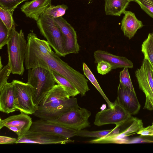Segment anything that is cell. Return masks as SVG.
<instances>
[{
  "label": "cell",
  "instance_id": "obj_1",
  "mask_svg": "<svg viewBox=\"0 0 153 153\" xmlns=\"http://www.w3.org/2000/svg\"><path fill=\"white\" fill-rule=\"evenodd\" d=\"M25 64L26 68H41L57 72L68 79L82 97L89 90L85 76L70 66L53 52L48 42L33 32L28 34Z\"/></svg>",
  "mask_w": 153,
  "mask_h": 153
},
{
  "label": "cell",
  "instance_id": "obj_2",
  "mask_svg": "<svg viewBox=\"0 0 153 153\" xmlns=\"http://www.w3.org/2000/svg\"><path fill=\"white\" fill-rule=\"evenodd\" d=\"M27 43L22 30L21 29L19 32L16 31L15 26H14L7 44L8 64L13 74H23Z\"/></svg>",
  "mask_w": 153,
  "mask_h": 153
},
{
  "label": "cell",
  "instance_id": "obj_3",
  "mask_svg": "<svg viewBox=\"0 0 153 153\" xmlns=\"http://www.w3.org/2000/svg\"><path fill=\"white\" fill-rule=\"evenodd\" d=\"M27 76V83L33 87V100L37 108L56 82L50 71L41 68L28 69Z\"/></svg>",
  "mask_w": 153,
  "mask_h": 153
},
{
  "label": "cell",
  "instance_id": "obj_4",
  "mask_svg": "<svg viewBox=\"0 0 153 153\" xmlns=\"http://www.w3.org/2000/svg\"><path fill=\"white\" fill-rule=\"evenodd\" d=\"M54 17L44 14L36 21L40 33L59 56L65 57V39Z\"/></svg>",
  "mask_w": 153,
  "mask_h": 153
},
{
  "label": "cell",
  "instance_id": "obj_5",
  "mask_svg": "<svg viewBox=\"0 0 153 153\" xmlns=\"http://www.w3.org/2000/svg\"><path fill=\"white\" fill-rule=\"evenodd\" d=\"M70 97L63 87L56 84L44 97L33 115L40 119L45 120Z\"/></svg>",
  "mask_w": 153,
  "mask_h": 153
},
{
  "label": "cell",
  "instance_id": "obj_6",
  "mask_svg": "<svg viewBox=\"0 0 153 153\" xmlns=\"http://www.w3.org/2000/svg\"><path fill=\"white\" fill-rule=\"evenodd\" d=\"M91 114L86 108L79 107L65 113L55 120L47 121L78 131L90 126L88 120Z\"/></svg>",
  "mask_w": 153,
  "mask_h": 153
},
{
  "label": "cell",
  "instance_id": "obj_7",
  "mask_svg": "<svg viewBox=\"0 0 153 153\" xmlns=\"http://www.w3.org/2000/svg\"><path fill=\"white\" fill-rule=\"evenodd\" d=\"M112 108L98 112L95 117L94 124L101 126L108 124H114L120 127L132 118L130 114L119 103L116 99Z\"/></svg>",
  "mask_w": 153,
  "mask_h": 153
},
{
  "label": "cell",
  "instance_id": "obj_8",
  "mask_svg": "<svg viewBox=\"0 0 153 153\" xmlns=\"http://www.w3.org/2000/svg\"><path fill=\"white\" fill-rule=\"evenodd\" d=\"M12 82L17 110L28 114H33L37 108L33 100V87L27 83L18 80H13Z\"/></svg>",
  "mask_w": 153,
  "mask_h": 153
},
{
  "label": "cell",
  "instance_id": "obj_9",
  "mask_svg": "<svg viewBox=\"0 0 153 153\" xmlns=\"http://www.w3.org/2000/svg\"><path fill=\"white\" fill-rule=\"evenodd\" d=\"M139 88L144 93L146 99L143 108L153 110V79L151 65L143 59L141 66L135 71Z\"/></svg>",
  "mask_w": 153,
  "mask_h": 153
},
{
  "label": "cell",
  "instance_id": "obj_10",
  "mask_svg": "<svg viewBox=\"0 0 153 153\" xmlns=\"http://www.w3.org/2000/svg\"><path fill=\"white\" fill-rule=\"evenodd\" d=\"M77 131L41 119L33 122L29 131L43 133L66 139L76 136Z\"/></svg>",
  "mask_w": 153,
  "mask_h": 153
},
{
  "label": "cell",
  "instance_id": "obj_11",
  "mask_svg": "<svg viewBox=\"0 0 153 153\" xmlns=\"http://www.w3.org/2000/svg\"><path fill=\"white\" fill-rule=\"evenodd\" d=\"M28 114L22 112L20 114L0 120V129L5 127L15 132L18 139L25 135L29 130L33 122Z\"/></svg>",
  "mask_w": 153,
  "mask_h": 153
},
{
  "label": "cell",
  "instance_id": "obj_12",
  "mask_svg": "<svg viewBox=\"0 0 153 153\" xmlns=\"http://www.w3.org/2000/svg\"><path fill=\"white\" fill-rule=\"evenodd\" d=\"M120 104L131 115L137 114L140 105L135 92L120 82L117 98Z\"/></svg>",
  "mask_w": 153,
  "mask_h": 153
},
{
  "label": "cell",
  "instance_id": "obj_13",
  "mask_svg": "<svg viewBox=\"0 0 153 153\" xmlns=\"http://www.w3.org/2000/svg\"><path fill=\"white\" fill-rule=\"evenodd\" d=\"M54 20L60 28L65 39V55L77 53L80 50L76 31L73 27L62 16L55 18Z\"/></svg>",
  "mask_w": 153,
  "mask_h": 153
},
{
  "label": "cell",
  "instance_id": "obj_14",
  "mask_svg": "<svg viewBox=\"0 0 153 153\" xmlns=\"http://www.w3.org/2000/svg\"><path fill=\"white\" fill-rule=\"evenodd\" d=\"M73 142V141L70 139L42 133L28 131L22 137L17 138V140L15 143L65 144Z\"/></svg>",
  "mask_w": 153,
  "mask_h": 153
},
{
  "label": "cell",
  "instance_id": "obj_15",
  "mask_svg": "<svg viewBox=\"0 0 153 153\" xmlns=\"http://www.w3.org/2000/svg\"><path fill=\"white\" fill-rule=\"evenodd\" d=\"M143 128L142 120L132 117L131 124L125 129L117 134L96 139L94 141L96 143L122 144L124 139L128 136L137 134Z\"/></svg>",
  "mask_w": 153,
  "mask_h": 153
},
{
  "label": "cell",
  "instance_id": "obj_16",
  "mask_svg": "<svg viewBox=\"0 0 153 153\" xmlns=\"http://www.w3.org/2000/svg\"><path fill=\"white\" fill-rule=\"evenodd\" d=\"M94 56L95 63H97L102 60L105 61L111 65L112 70L118 68H133L132 62L126 57L115 55L104 51H96Z\"/></svg>",
  "mask_w": 153,
  "mask_h": 153
},
{
  "label": "cell",
  "instance_id": "obj_17",
  "mask_svg": "<svg viewBox=\"0 0 153 153\" xmlns=\"http://www.w3.org/2000/svg\"><path fill=\"white\" fill-rule=\"evenodd\" d=\"M51 0H32L25 2L20 8L27 17L37 21L51 5Z\"/></svg>",
  "mask_w": 153,
  "mask_h": 153
},
{
  "label": "cell",
  "instance_id": "obj_18",
  "mask_svg": "<svg viewBox=\"0 0 153 153\" xmlns=\"http://www.w3.org/2000/svg\"><path fill=\"white\" fill-rule=\"evenodd\" d=\"M15 98L12 82H7L0 88V111L8 114L17 110L16 108Z\"/></svg>",
  "mask_w": 153,
  "mask_h": 153
},
{
  "label": "cell",
  "instance_id": "obj_19",
  "mask_svg": "<svg viewBox=\"0 0 153 153\" xmlns=\"http://www.w3.org/2000/svg\"><path fill=\"white\" fill-rule=\"evenodd\" d=\"M123 13L124 15L121 21V29L124 35L130 39L143 25L142 21L138 20L132 12L125 10Z\"/></svg>",
  "mask_w": 153,
  "mask_h": 153
},
{
  "label": "cell",
  "instance_id": "obj_20",
  "mask_svg": "<svg viewBox=\"0 0 153 153\" xmlns=\"http://www.w3.org/2000/svg\"><path fill=\"white\" fill-rule=\"evenodd\" d=\"M131 0H105L106 15L120 16L123 13Z\"/></svg>",
  "mask_w": 153,
  "mask_h": 153
},
{
  "label": "cell",
  "instance_id": "obj_21",
  "mask_svg": "<svg viewBox=\"0 0 153 153\" xmlns=\"http://www.w3.org/2000/svg\"><path fill=\"white\" fill-rule=\"evenodd\" d=\"M50 71L56 82L63 87L70 97H74L79 94L77 89L68 79L57 72L51 70Z\"/></svg>",
  "mask_w": 153,
  "mask_h": 153
},
{
  "label": "cell",
  "instance_id": "obj_22",
  "mask_svg": "<svg viewBox=\"0 0 153 153\" xmlns=\"http://www.w3.org/2000/svg\"><path fill=\"white\" fill-rule=\"evenodd\" d=\"M120 132L119 126H116L113 129L106 130L90 131L82 129L77 131L76 136L100 138L108 135L117 134Z\"/></svg>",
  "mask_w": 153,
  "mask_h": 153
},
{
  "label": "cell",
  "instance_id": "obj_23",
  "mask_svg": "<svg viewBox=\"0 0 153 153\" xmlns=\"http://www.w3.org/2000/svg\"><path fill=\"white\" fill-rule=\"evenodd\" d=\"M83 70L84 75L96 88L106 101L108 108L113 107V102H111L105 94L93 73L84 62L83 64Z\"/></svg>",
  "mask_w": 153,
  "mask_h": 153
},
{
  "label": "cell",
  "instance_id": "obj_24",
  "mask_svg": "<svg viewBox=\"0 0 153 153\" xmlns=\"http://www.w3.org/2000/svg\"><path fill=\"white\" fill-rule=\"evenodd\" d=\"M141 51L153 70V39L150 33L142 44Z\"/></svg>",
  "mask_w": 153,
  "mask_h": 153
},
{
  "label": "cell",
  "instance_id": "obj_25",
  "mask_svg": "<svg viewBox=\"0 0 153 153\" xmlns=\"http://www.w3.org/2000/svg\"><path fill=\"white\" fill-rule=\"evenodd\" d=\"M14 11L4 9L0 7V18L9 31L15 26L13 14Z\"/></svg>",
  "mask_w": 153,
  "mask_h": 153
},
{
  "label": "cell",
  "instance_id": "obj_26",
  "mask_svg": "<svg viewBox=\"0 0 153 153\" xmlns=\"http://www.w3.org/2000/svg\"><path fill=\"white\" fill-rule=\"evenodd\" d=\"M68 9V6L64 4L56 6L51 5L47 8L44 14L56 18L62 16Z\"/></svg>",
  "mask_w": 153,
  "mask_h": 153
},
{
  "label": "cell",
  "instance_id": "obj_27",
  "mask_svg": "<svg viewBox=\"0 0 153 153\" xmlns=\"http://www.w3.org/2000/svg\"><path fill=\"white\" fill-rule=\"evenodd\" d=\"M11 30L9 31L0 19V49L7 45L10 36Z\"/></svg>",
  "mask_w": 153,
  "mask_h": 153
},
{
  "label": "cell",
  "instance_id": "obj_28",
  "mask_svg": "<svg viewBox=\"0 0 153 153\" xmlns=\"http://www.w3.org/2000/svg\"><path fill=\"white\" fill-rule=\"evenodd\" d=\"M120 81L123 85L134 91L128 68H124L123 70L120 73Z\"/></svg>",
  "mask_w": 153,
  "mask_h": 153
},
{
  "label": "cell",
  "instance_id": "obj_29",
  "mask_svg": "<svg viewBox=\"0 0 153 153\" xmlns=\"http://www.w3.org/2000/svg\"><path fill=\"white\" fill-rule=\"evenodd\" d=\"M141 8L153 19V0H133Z\"/></svg>",
  "mask_w": 153,
  "mask_h": 153
},
{
  "label": "cell",
  "instance_id": "obj_30",
  "mask_svg": "<svg viewBox=\"0 0 153 153\" xmlns=\"http://www.w3.org/2000/svg\"><path fill=\"white\" fill-rule=\"evenodd\" d=\"M24 0H0V7L14 11L18 6Z\"/></svg>",
  "mask_w": 153,
  "mask_h": 153
},
{
  "label": "cell",
  "instance_id": "obj_31",
  "mask_svg": "<svg viewBox=\"0 0 153 153\" xmlns=\"http://www.w3.org/2000/svg\"><path fill=\"white\" fill-rule=\"evenodd\" d=\"M11 73V69L8 64L0 69V88L8 82L7 80Z\"/></svg>",
  "mask_w": 153,
  "mask_h": 153
},
{
  "label": "cell",
  "instance_id": "obj_32",
  "mask_svg": "<svg viewBox=\"0 0 153 153\" xmlns=\"http://www.w3.org/2000/svg\"><path fill=\"white\" fill-rule=\"evenodd\" d=\"M112 70L111 65L105 61L102 60L97 63V71L98 73L102 75L106 74Z\"/></svg>",
  "mask_w": 153,
  "mask_h": 153
},
{
  "label": "cell",
  "instance_id": "obj_33",
  "mask_svg": "<svg viewBox=\"0 0 153 153\" xmlns=\"http://www.w3.org/2000/svg\"><path fill=\"white\" fill-rule=\"evenodd\" d=\"M137 134L143 136H153V126L152 125L146 128H143L137 133Z\"/></svg>",
  "mask_w": 153,
  "mask_h": 153
},
{
  "label": "cell",
  "instance_id": "obj_34",
  "mask_svg": "<svg viewBox=\"0 0 153 153\" xmlns=\"http://www.w3.org/2000/svg\"><path fill=\"white\" fill-rule=\"evenodd\" d=\"M17 139L7 136H0V144H11L15 143Z\"/></svg>",
  "mask_w": 153,
  "mask_h": 153
},
{
  "label": "cell",
  "instance_id": "obj_35",
  "mask_svg": "<svg viewBox=\"0 0 153 153\" xmlns=\"http://www.w3.org/2000/svg\"><path fill=\"white\" fill-rule=\"evenodd\" d=\"M3 68V65L1 63V57L0 56V69Z\"/></svg>",
  "mask_w": 153,
  "mask_h": 153
},
{
  "label": "cell",
  "instance_id": "obj_36",
  "mask_svg": "<svg viewBox=\"0 0 153 153\" xmlns=\"http://www.w3.org/2000/svg\"><path fill=\"white\" fill-rule=\"evenodd\" d=\"M153 39V30L152 32V33H150Z\"/></svg>",
  "mask_w": 153,
  "mask_h": 153
},
{
  "label": "cell",
  "instance_id": "obj_37",
  "mask_svg": "<svg viewBox=\"0 0 153 153\" xmlns=\"http://www.w3.org/2000/svg\"><path fill=\"white\" fill-rule=\"evenodd\" d=\"M152 68V78H153V70L152 69V68Z\"/></svg>",
  "mask_w": 153,
  "mask_h": 153
},
{
  "label": "cell",
  "instance_id": "obj_38",
  "mask_svg": "<svg viewBox=\"0 0 153 153\" xmlns=\"http://www.w3.org/2000/svg\"><path fill=\"white\" fill-rule=\"evenodd\" d=\"M27 0H24V1H27Z\"/></svg>",
  "mask_w": 153,
  "mask_h": 153
},
{
  "label": "cell",
  "instance_id": "obj_39",
  "mask_svg": "<svg viewBox=\"0 0 153 153\" xmlns=\"http://www.w3.org/2000/svg\"><path fill=\"white\" fill-rule=\"evenodd\" d=\"M152 126H153V123H152Z\"/></svg>",
  "mask_w": 153,
  "mask_h": 153
}]
</instances>
